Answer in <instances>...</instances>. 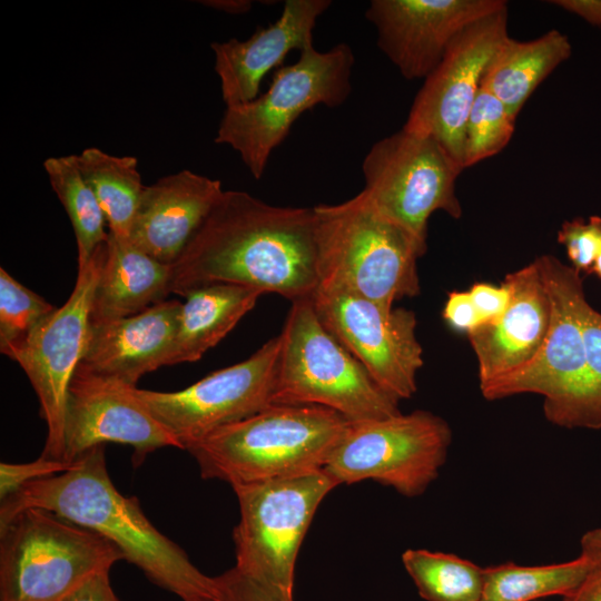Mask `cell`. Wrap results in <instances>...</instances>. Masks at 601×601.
<instances>
[{"instance_id":"1","label":"cell","mask_w":601,"mask_h":601,"mask_svg":"<svg viewBox=\"0 0 601 601\" xmlns=\"http://www.w3.org/2000/svg\"><path fill=\"white\" fill-rule=\"evenodd\" d=\"M170 293L234 284L288 300L318 287L314 208L269 205L242 190H224L178 259Z\"/></svg>"},{"instance_id":"2","label":"cell","mask_w":601,"mask_h":601,"mask_svg":"<svg viewBox=\"0 0 601 601\" xmlns=\"http://www.w3.org/2000/svg\"><path fill=\"white\" fill-rule=\"evenodd\" d=\"M56 513L114 543L154 584L184 601L218 598L215 578L198 570L185 551L159 532L136 496L121 494L106 465L105 445L77 457L69 470L22 486L1 501L0 526L22 510Z\"/></svg>"},{"instance_id":"3","label":"cell","mask_w":601,"mask_h":601,"mask_svg":"<svg viewBox=\"0 0 601 601\" xmlns=\"http://www.w3.org/2000/svg\"><path fill=\"white\" fill-rule=\"evenodd\" d=\"M347 422L323 406L272 404L186 450L203 479L234 487L323 470Z\"/></svg>"},{"instance_id":"4","label":"cell","mask_w":601,"mask_h":601,"mask_svg":"<svg viewBox=\"0 0 601 601\" xmlns=\"http://www.w3.org/2000/svg\"><path fill=\"white\" fill-rule=\"evenodd\" d=\"M551 316L545 339L523 367L480 388L489 400L533 393L544 397L549 422L566 428H601V400L591 383L583 335L588 306L581 274L553 255L535 258Z\"/></svg>"},{"instance_id":"5","label":"cell","mask_w":601,"mask_h":601,"mask_svg":"<svg viewBox=\"0 0 601 601\" xmlns=\"http://www.w3.org/2000/svg\"><path fill=\"white\" fill-rule=\"evenodd\" d=\"M313 208L318 287L343 289L386 307L420 294L417 260L426 249L362 191L341 204Z\"/></svg>"},{"instance_id":"6","label":"cell","mask_w":601,"mask_h":601,"mask_svg":"<svg viewBox=\"0 0 601 601\" xmlns=\"http://www.w3.org/2000/svg\"><path fill=\"white\" fill-rule=\"evenodd\" d=\"M279 335L272 404L323 406L348 422L401 413L400 401L386 393L322 325L312 297L292 302Z\"/></svg>"},{"instance_id":"7","label":"cell","mask_w":601,"mask_h":601,"mask_svg":"<svg viewBox=\"0 0 601 601\" xmlns=\"http://www.w3.org/2000/svg\"><path fill=\"white\" fill-rule=\"evenodd\" d=\"M125 560L114 543L50 511L30 508L0 526V601H60Z\"/></svg>"},{"instance_id":"8","label":"cell","mask_w":601,"mask_h":601,"mask_svg":"<svg viewBox=\"0 0 601 601\" xmlns=\"http://www.w3.org/2000/svg\"><path fill=\"white\" fill-rule=\"evenodd\" d=\"M354 61L346 43L327 51L314 46L304 49L296 62L275 70L264 93L226 107L215 142L231 147L253 177L262 178L272 152L303 112L318 105L334 108L346 101Z\"/></svg>"},{"instance_id":"9","label":"cell","mask_w":601,"mask_h":601,"mask_svg":"<svg viewBox=\"0 0 601 601\" xmlns=\"http://www.w3.org/2000/svg\"><path fill=\"white\" fill-rule=\"evenodd\" d=\"M451 443L447 422L428 411L347 422L323 470L338 485L372 480L415 497L437 479Z\"/></svg>"},{"instance_id":"10","label":"cell","mask_w":601,"mask_h":601,"mask_svg":"<svg viewBox=\"0 0 601 601\" xmlns=\"http://www.w3.org/2000/svg\"><path fill=\"white\" fill-rule=\"evenodd\" d=\"M336 486L324 470L234 486L240 511L233 533L235 568L293 595L299 548L316 510Z\"/></svg>"},{"instance_id":"11","label":"cell","mask_w":601,"mask_h":601,"mask_svg":"<svg viewBox=\"0 0 601 601\" xmlns=\"http://www.w3.org/2000/svg\"><path fill=\"white\" fill-rule=\"evenodd\" d=\"M463 168L433 137L405 128L376 141L362 162L363 195L383 216L427 249V225L437 210L459 219L455 183Z\"/></svg>"},{"instance_id":"12","label":"cell","mask_w":601,"mask_h":601,"mask_svg":"<svg viewBox=\"0 0 601 601\" xmlns=\"http://www.w3.org/2000/svg\"><path fill=\"white\" fill-rule=\"evenodd\" d=\"M106 255L100 245L81 268L66 303L56 308L37 329L6 356L26 373L47 424L41 456L65 461V417L71 378L88 343L93 290ZM66 462V461H65Z\"/></svg>"},{"instance_id":"13","label":"cell","mask_w":601,"mask_h":601,"mask_svg":"<svg viewBox=\"0 0 601 601\" xmlns=\"http://www.w3.org/2000/svg\"><path fill=\"white\" fill-rule=\"evenodd\" d=\"M280 335L248 358L217 370L175 392L136 387L149 412L186 447L216 430L245 420L272 405Z\"/></svg>"},{"instance_id":"14","label":"cell","mask_w":601,"mask_h":601,"mask_svg":"<svg viewBox=\"0 0 601 601\" xmlns=\"http://www.w3.org/2000/svg\"><path fill=\"white\" fill-rule=\"evenodd\" d=\"M312 302L322 325L386 393L397 401L416 393L424 362L413 311L328 287H317Z\"/></svg>"},{"instance_id":"15","label":"cell","mask_w":601,"mask_h":601,"mask_svg":"<svg viewBox=\"0 0 601 601\" xmlns=\"http://www.w3.org/2000/svg\"><path fill=\"white\" fill-rule=\"evenodd\" d=\"M508 7L461 31L424 79L403 128L436 139L463 167L466 120L487 63L508 33Z\"/></svg>"},{"instance_id":"16","label":"cell","mask_w":601,"mask_h":601,"mask_svg":"<svg viewBox=\"0 0 601 601\" xmlns=\"http://www.w3.org/2000/svg\"><path fill=\"white\" fill-rule=\"evenodd\" d=\"M136 387L78 365L66 406V462L106 443L130 445L136 466L158 449H183L139 400Z\"/></svg>"},{"instance_id":"17","label":"cell","mask_w":601,"mask_h":601,"mask_svg":"<svg viewBox=\"0 0 601 601\" xmlns=\"http://www.w3.org/2000/svg\"><path fill=\"white\" fill-rule=\"evenodd\" d=\"M504 0H372L365 17L380 50L408 80L426 79L456 36Z\"/></svg>"},{"instance_id":"18","label":"cell","mask_w":601,"mask_h":601,"mask_svg":"<svg viewBox=\"0 0 601 601\" xmlns=\"http://www.w3.org/2000/svg\"><path fill=\"white\" fill-rule=\"evenodd\" d=\"M503 283L511 292L505 313L467 334L480 388L531 362L550 325V299L535 259L508 274Z\"/></svg>"},{"instance_id":"19","label":"cell","mask_w":601,"mask_h":601,"mask_svg":"<svg viewBox=\"0 0 601 601\" xmlns=\"http://www.w3.org/2000/svg\"><path fill=\"white\" fill-rule=\"evenodd\" d=\"M329 6L328 0H286L279 18L249 38L213 42L215 71L226 107L255 99L263 78L279 67L288 52L313 46L317 19Z\"/></svg>"},{"instance_id":"20","label":"cell","mask_w":601,"mask_h":601,"mask_svg":"<svg viewBox=\"0 0 601 601\" xmlns=\"http://www.w3.org/2000/svg\"><path fill=\"white\" fill-rule=\"evenodd\" d=\"M223 191L220 180L188 169L159 178L142 190L129 240L171 266Z\"/></svg>"},{"instance_id":"21","label":"cell","mask_w":601,"mask_h":601,"mask_svg":"<svg viewBox=\"0 0 601 601\" xmlns=\"http://www.w3.org/2000/svg\"><path fill=\"white\" fill-rule=\"evenodd\" d=\"M181 304L166 299L138 314L90 325L80 365L137 386L145 374L167 366Z\"/></svg>"},{"instance_id":"22","label":"cell","mask_w":601,"mask_h":601,"mask_svg":"<svg viewBox=\"0 0 601 601\" xmlns=\"http://www.w3.org/2000/svg\"><path fill=\"white\" fill-rule=\"evenodd\" d=\"M171 267L111 234L90 308V325L138 314L166 300Z\"/></svg>"},{"instance_id":"23","label":"cell","mask_w":601,"mask_h":601,"mask_svg":"<svg viewBox=\"0 0 601 601\" xmlns=\"http://www.w3.org/2000/svg\"><path fill=\"white\" fill-rule=\"evenodd\" d=\"M262 295L258 289L234 284H211L187 293L167 365L200 359L255 307Z\"/></svg>"},{"instance_id":"24","label":"cell","mask_w":601,"mask_h":601,"mask_svg":"<svg viewBox=\"0 0 601 601\" xmlns=\"http://www.w3.org/2000/svg\"><path fill=\"white\" fill-rule=\"evenodd\" d=\"M568 37L556 29L531 40L508 36L497 47L481 87L499 98L516 118L538 86L571 56Z\"/></svg>"},{"instance_id":"25","label":"cell","mask_w":601,"mask_h":601,"mask_svg":"<svg viewBox=\"0 0 601 601\" xmlns=\"http://www.w3.org/2000/svg\"><path fill=\"white\" fill-rule=\"evenodd\" d=\"M77 167L92 189L106 217L109 234L129 239L145 186L134 156H115L97 147L75 155Z\"/></svg>"},{"instance_id":"26","label":"cell","mask_w":601,"mask_h":601,"mask_svg":"<svg viewBox=\"0 0 601 601\" xmlns=\"http://www.w3.org/2000/svg\"><path fill=\"white\" fill-rule=\"evenodd\" d=\"M589 569V559L580 552L573 560L542 564L520 565L506 562L484 568L482 601H533L570 594L582 581Z\"/></svg>"},{"instance_id":"27","label":"cell","mask_w":601,"mask_h":601,"mask_svg":"<svg viewBox=\"0 0 601 601\" xmlns=\"http://www.w3.org/2000/svg\"><path fill=\"white\" fill-rule=\"evenodd\" d=\"M43 168L70 219L77 242L78 268H81L108 239L106 217L77 167L75 155L49 157L43 161Z\"/></svg>"},{"instance_id":"28","label":"cell","mask_w":601,"mask_h":601,"mask_svg":"<svg viewBox=\"0 0 601 601\" xmlns=\"http://www.w3.org/2000/svg\"><path fill=\"white\" fill-rule=\"evenodd\" d=\"M403 565L426 601H482L484 568L453 553L407 549Z\"/></svg>"},{"instance_id":"29","label":"cell","mask_w":601,"mask_h":601,"mask_svg":"<svg viewBox=\"0 0 601 601\" xmlns=\"http://www.w3.org/2000/svg\"><path fill=\"white\" fill-rule=\"evenodd\" d=\"M515 119L499 98L481 87L466 120L463 167L502 151L514 134Z\"/></svg>"},{"instance_id":"30","label":"cell","mask_w":601,"mask_h":601,"mask_svg":"<svg viewBox=\"0 0 601 601\" xmlns=\"http://www.w3.org/2000/svg\"><path fill=\"white\" fill-rule=\"evenodd\" d=\"M56 309L0 268V352L6 355L22 344Z\"/></svg>"},{"instance_id":"31","label":"cell","mask_w":601,"mask_h":601,"mask_svg":"<svg viewBox=\"0 0 601 601\" xmlns=\"http://www.w3.org/2000/svg\"><path fill=\"white\" fill-rule=\"evenodd\" d=\"M558 242L565 248L571 266L580 274H590L601 250V217L565 220L558 231Z\"/></svg>"},{"instance_id":"32","label":"cell","mask_w":601,"mask_h":601,"mask_svg":"<svg viewBox=\"0 0 601 601\" xmlns=\"http://www.w3.org/2000/svg\"><path fill=\"white\" fill-rule=\"evenodd\" d=\"M71 464L72 462L50 460L41 455L27 463L1 462L0 500H6L28 483L66 472Z\"/></svg>"},{"instance_id":"33","label":"cell","mask_w":601,"mask_h":601,"mask_svg":"<svg viewBox=\"0 0 601 601\" xmlns=\"http://www.w3.org/2000/svg\"><path fill=\"white\" fill-rule=\"evenodd\" d=\"M215 580L221 601H293V595L262 583L235 566Z\"/></svg>"},{"instance_id":"34","label":"cell","mask_w":601,"mask_h":601,"mask_svg":"<svg viewBox=\"0 0 601 601\" xmlns=\"http://www.w3.org/2000/svg\"><path fill=\"white\" fill-rule=\"evenodd\" d=\"M580 548L589 559V569L580 584L563 601H601V528L587 531Z\"/></svg>"},{"instance_id":"35","label":"cell","mask_w":601,"mask_h":601,"mask_svg":"<svg viewBox=\"0 0 601 601\" xmlns=\"http://www.w3.org/2000/svg\"><path fill=\"white\" fill-rule=\"evenodd\" d=\"M442 316L453 329L467 334L484 324L469 290L450 292Z\"/></svg>"},{"instance_id":"36","label":"cell","mask_w":601,"mask_h":601,"mask_svg":"<svg viewBox=\"0 0 601 601\" xmlns=\"http://www.w3.org/2000/svg\"><path fill=\"white\" fill-rule=\"evenodd\" d=\"M583 335L590 380L601 400V312L591 305L584 314Z\"/></svg>"},{"instance_id":"37","label":"cell","mask_w":601,"mask_h":601,"mask_svg":"<svg viewBox=\"0 0 601 601\" xmlns=\"http://www.w3.org/2000/svg\"><path fill=\"white\" fill-rule=\"evenodd\" d=\"M469 292L484 324L497 321L505 313L511 300V292L504 283L500 286L475 283Z\"/></svg>"},{"instance_id":"38","label":"cell","mask_w":601,"mask_h":601,"mask_svg":"<svg viewBox=\"0 0 601 601\" xmlns=\"http://www.w3.org/2000/svg\"><path fill=\"white\" fill-rule=\"evenodd\" d=\"M60 601H121L115 593L109 572L99 573Z\"/></svg>"},{"instance_id":"39","label":"cell","mask_w":601,"mask_h":601,"mask_svg":"<svg viewBox=\"0 0 601 601\" xmlns=\"http://www.w3.org/2000/svg\"><path fill=\"white\" fill-rule=\"evenodd\" d=\"M550 3L582 18L592 26L601 27V0H553Z\"/></svg>"},{"instance_id":"40","label":"cell","mask_w":601,"mask_h":601,"mask_svg":"<svg viewBox=\"0 0 601 601\" xmlns=\"http://www.w3.org/2000/svg\"><path fill=\"white\" fill-rule=\"evenodd\" d=\"M201 3L233 14L246 13L252 8V1L248 0H211Z\"/></svg>"},{"instance_id":"41","label":"cell","mask_w":601,"mask_h":601,"mask_svg":"<svg viewBox=\"0 0 601 601\" xmlns=\"http://www.w3.org/2000/svg\"><path fill=\"white\" fill-rule=\"evenodd\" d=\"M591 273L595 274L599 278H601V250L593 263Z\"/></svg>"},{"instance_id":"42","label":"cell","mask_w":601,"mask_h":601,"mask_svg":"<svg viewBox=\"0 0 601 601\" xmlns=\"http://www.w3.org/2000/svg\"><path fill=\"white\" fill-rule=\"evenodd\" d=\"M195 601H221V600L218 597V598H200Z\"/></svg>"}]
</instances>
